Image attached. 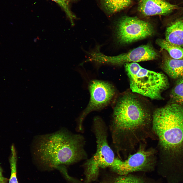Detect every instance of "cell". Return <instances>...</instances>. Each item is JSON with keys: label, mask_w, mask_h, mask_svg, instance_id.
I'll return each instance as SVG.
<instances>
[{"label": "cell", "mask_w": 183, "mask_h": 183, "mask_svg": "<svg viewBox=\"0 0 183 183\" xmlns=\"http://www.w3.org/2000/svg\"><path fill=\"white\" fill-rule=\"evenodd\" d=\"M157 53L148 44L142 45L126 53L112 56L111 65H120L127 63L153 60L157 57Z\"/></svg>", "instance_id": "ba28073f"}, {"label": "cell", "mask_w": 183, "mask_h": 183, "mask_svg": "<svg viewBox=\"0 0 183 183\" xmlns=\"http://www.w3.org/2000/svg\"><path fill=\"white\" fill-rule=\"evenodd\" d=\"M165 40L183 47V18L177 19L167 27L165 33Z\"/></svg>", "instance_id": "8fae6325"}, {"label": "cell", "mask_w": 183, "mask_h": 183, "mask_svg": "<svg viewBox=\"0 0 183 183\" xmlns=\"http://www.w3.org/2000/svg\"><path fill=\"white\" fill-rule=\"evenodd\" d=\"M101 183H146L143 179L132 175L120 176L113 180L104 181Z\"/></svg>", "instance_id": "e0dca14e"}, {"label": "cell", "mask_w": 183, "mask_h": 183, "mask_svg": "<svg viewBox=\"0 0 183 183\" xmlns=\"http://www.w3.org/2000/svg\"><path fill=\"white\" fill-rule=\"evenodd\" d=\"M144 144L140 146L136 152L123 161L121 175L148 170L153 167L156 161V151L153 148L146 149Z\"/></svg>", "instance_id": "52a82bcc"}, {"label": "cell", "mask_w": 183, "mask_h": 183, "mask_svg": "<svg viewBox=\"0 0 183 183\" xmlns=\"http://www.w3.org/2000/svg\"><path fill=\"white\" fill-rule=\"evenodd\" d=\"M177 8L165 0H139L138 7L139 12L146 16L167 15Z\"/></svg>", "instance_id": "9c48e42d"}, {"label": "cell", "mask_w": 183, "mask_h": 183, "mask_svg": "<svg viewBox=\"0 0 183 183\" xmlns=\"http://www.w3.org/2000/svg\"><path fill=\"white\" fill-rule=\"evenodd\" d=\"M85 140L79 134L65 129L35 137L31 146L32 157L44 166L54 168L86 159Z\"/></svg>", "instance_id": "6da1fadb"}, {"label": "cell", "mask_w": 183, "mask_h": 183, "mask_svg": "<svg viewBox=\"0 0 183 183\" xmlns=\"http://www.w3.org/2000/svg\"><path fill=\"white\" fill-rule=\"evenodd\" d=\"M88 88L90 96L89 103L77 121L76 128L79 132L83 131V122L87 115L93 111L101 109L108 106L115 94L113 86L106 81L92 80L89 82Z\"/></svg>", "instance_id": "8992f818"}, {"label": "cell", "mask_w": 183, "mask_h": 183, "mask_svg": "<svg viewBox=\"0 0 183 183\" xmlns=\"http://www.w3.org/2000/svg\"><path fill=\"white\" fill-rule=\"evenodd\" d=\"M3 170L0 165V183H7L9 180L3 176Z\"/></svg>", "instance_id": "ac0fdd59"}, {"label": "cell", "mask_w": 183, "mask_h": 183, "mask_svg": "<svg viewBox=\"0 0 183 183\" xmlns=\"http://www.w3.org/2000/svg\"><path fill=\"white\" fill-rule=\"evenodd\" d=\"M152 124L161 156L183 146V105L172 103L157 109L152 114Z\"/></svg>", "instance_id": "7a4b0ae2"}, {"label": "cell", "mask_w": 183, "mask_h": 183, "mask_svg": "<svg viewBox=\"0 0 183 183\" xmlns=\"http://www.w3.org/2000/svg\"><path fill=\"white\" fill-rule=\"evenodd\" d=\"M124 66L132 92L152 99L162 98V93L169 86L165 75L144 68L136 62L126 63Z\"/></svg>", "instance_id": "3957f363"}, {"label": "cell", "mask_w": 183, "mask_h": 183, "mask_svg": "<svg viewBox=\"0 0 183 183\" xmlns=\"http://www.w3.org/2000/svg\"><path fill=\"white\" fill-rule=\"evenodd\" d=\"M162 68L173 79H178L183 77V59H175L165 54L163 57Z\"/></svg>", "instance_id": "30bf717a"}, {"label": "cell", "mask_w": 183, "mask_h": 183, "mask_svg": "<svg viewBox=\"0 0 183 183\" xmlns=\"http://www.w3.org/2000/svg\"><path fill=\"white\" fill-rule=\"evenodd\" d=\"M11 154L9 158L11 174L9 183H19L17 176V156L16 151L14 145L11 148Z\"/></svg>", "instance_id": "5bb4252c"}, {"label": "cell", "mask_w": 183, "mask_h": 183, "mask_svg": "<svg viewBox=\"0 0 183 183\" xmlns=\"http://www.w3.org/2000/svg\"><path fill=\"white\" fill-rule=\"evenodd\" d=\"M154 32L149 23L136 17L125 16L117 22L115 36L117 42L123 45L145 38L152 35Z\"/></svg>", "instance_id": "5b68a950"}, {"label": "cell", "mask_w": 183, "mask_h": 183, "mask_svg": "<svg viewBox=\"0 0 183 183\" xmlns=\"http://www.w3.org/2000/svg\"><path fill=\"white\" fill-rule=\"evenodd\" d=\"M56 3L63 10L70 20L72 26L74 25V20L77 19L76 16L72 12L70 8L71 3L76 0H51Z\"/></svg>", "instance_id": "9a60e30c"}, {"label": "cell", "mask_w": 183, "mask_h": 183, "mask_svg": "<svg viewBox=\"0 0 183 183\" xmlns=\"http://www.w3.org/2000/svg\"><path fill=\"white\" fill-rule=\"evenodd\" d=\"M104 11L108 15H111L129 7L132 0H101Z\"/></svg>", "instance_id": "7c38bea8"}, {"label": "cell", "mask_w": 183, "mask_h": 183, "mask_svg": "<svg viewBox=\"0 0 183 183\" xmlns=\"http://www.w3.org/2000/svg\"><path fill=\"white\" fill-rule=\"evenodd\" d=\"M157 44L162 49L167 51L172 58L176 59H183V48L171 43L165 39H157Z\"/></svg>", "instance_id": "4fadbf2b"}, {"label": "cell", "mask_w": 183, "mask_h": 183, "mask_svg": "<svg viewBox=\"0 0 183 183\" xmlns=\"http://www.w3.org/2000/svg\"><path fill=\"white\" fill-rule=\"evenodd\" d=\"M93 130L96 139L97 148L94 155L84 164L85 171L90 177L98 176L100 168L114 167L116 158L109 146L107 140L108 129L102 119L98 116L94 118Z\"/></svg>", "instance_id": "277c9868"}, {"label": "cell", "mask_w": 183, "mask_h": 183, "mask_svg": "<svg viewBox=\"0 0 183 183\" xmlns=\"http://www.w3.org/2000/svg\"><path fill=\"white\" fill-rule=\"evenodd\" d=\"M170 96L172 103L183 105V82L178 80L171 92Z\"/></svg>", "instance_id": "2e32d148"}]
</instances>
